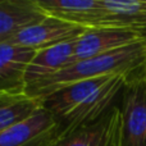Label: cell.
<instances>
[{"instance_id": "cell-1", "label": "cell", "mask_w": 146, "mask_h": 146, "mask_svg": "<svg viewBox=\"0 0 146 146\" xmlns=\"http://www.w3.org/2000/svg\"><path fill=\"white\" fill-rule=\"evenodd\" d=\"M128 76L113 74L80 81L40 99L58 123L62 135L90 124L103 117L114 105Z\"/></svg>"}, {"instance_id": "cell-2", "label": "cell", "mask_w": 146, "mask_h": 146, "mask_svg": "<svg viewBox=\"0 0 146 146\" xmlns=\"http://www.w3.org/2000/svg\"><path fill=\"white\" fill-rule=\"evenodd\" d=\"M145 63L146 41H137L117 50L76 62L63 71L28 86L26 94L40 100L64 86L80 81L113 74L131 76L141 71Z\"/></svg>"}, {"instance_id": "cell-3", "label": "cell", "mask_w": 146, "mask_h": 146, "mask_svg": "<svg viewBox=\"0 0 146 146\" xmlns=\"http://www.w3.org/2000/svg\"><path fill=\"white\" fill-rule=\"evenodd\" d=\"M119 110L122 146H146V80L140 71L127 77Z\"/></svg>"}, {"instance_id": "cell-4", "label": "cell", "mask_w": 146, "mask_h": 146, "mask_svg": "<svg viewBox=\"0 0 146 146\" xmlns=\"http://www.w3.org/2000/svg\"><path fill=\"white\" fill-rule=\"evenodd\" d=\"M62 136L54 117L41 106L30 118L0 133V146H53Z\"/></svg>"}, {"instance_id": "cell-5", "label": "cell", "mask_w": 146, "mask_h": 146, "mask_svg": "<svg viewBox=\"0 0 146 146\" xmlns=\"http://www.w3.org/2000/svg\"><path fill=\"white\" fill-rule=\"evenodd\" d=\"M53 146H122L119 106L113 105L98 121L62 136Z\"/></svg>"}, {"instance_id": "cell-6", "label": "cell", "mask_w": 146, "mask_h": 146, "mask_svg": "<svg viewBox=\"0 0 146 146\" xmlns=\"http://www.w3.org/2000/svg\"><path fill=\"white\" fill-rule=\"evenodd\" d=\"M86 31H87L86 28L80 27V26L64 22L54 17H48L42 22L31 26L21 33H18L13 40H10V42L38 51L76 41Z\"/></svg>"}, {"instance_id": "cell-7", "label": "cell", "mask_w": 146, "mask_h": 146, "mask_svg": "<svg viewBox=\"0 0 146 146\" xmlns=\"http://www.w3.org/2000/svg\"><path fill=\"white\" fill-rule=\"evenodd\" d=\"M137 41H146L140 33L129 28L100 27L87 30L77 41L74 48V63L92 56L105 54Z\"/></svg>"}, {"instance_id": "cell-8", "label": "cell", "mask_w": 146, "mask_h": 146, "mask_svg": "<svg viewBox=\"0 0 146 146\" xmlns=\"http://www.w3.org/2000/svg\"><path fill=\"white\" fill-rule=\"evenodd\" d=\"M49 15L86 30L104 27L101 0H36Z\"/></svg>"}, {"instance_id": "cell-9", "label": "cell", "mask_w": 146, "mask_h": 146, "mask_svg": "<svg viewBox=\"0 0 146 146\" xmlns=\"http://www.w3.org/2000/svg\"><path fill=\"white\" fill-rule=\"evenodd\" d=\"M37 51L10 41L0 44V91L26 94L28 67Z\"/></svg>"}, {"instance_id": "cell-10", "label": "cell", "mask_w": 146, "mask_h": 146, "mask_svg": "<svg viewBox=\"0 0 146 146\" xmlns=\"http://www.w3.org/2000/svg\"><path fill=\"white\" fill-rule=\"evenodd\" d=\"M48 17L36 0H0V44Z\"/></svg>"}, {"instance_id": "cell-11", "label": "cell", "mask_w": 146, "mask_h": 146, "mask_svg": "<svg viewBox=\"0 0 146 146\" xmlns=\"http://www.w3.org/2000/svg\"><path fill=\"white\" fill-rule=\"evenodd\" d=\"M76 41L38 50L28 67L26 76L27 87L63 71L74 63Z\"/></svg>"}, {"instance_id": "cell-12", "label": "cell", "mask_w": 146, "mask_h": 146, "mask_svg": "<svg viewBox=\"0 0 146 146\" xmlns=\"http://www.w3.org/2000/svg\"><path fill=\"white\" fill-rule=\"evenodd\" d=\"M104 27L136 31L146 40V0H101Z\"/></svg>"}, {"instance_id": "cell-13", "label": "cell", "mask_w": 146, "mask_h": 146, "mask_svg": "<svg viewBox=\"0 0 146 146\" xmlns=\"http://www.w3.org/2000/svg\"><path fill=\"white\" fill-rule=\"evenodd\" d=\"M40 108V101L27 94L0 91V133L26 121Z\"/></svg>"}, {"instance_id": "cell-14", "label": "cell", "mask_w": 146, "mask_h": 146, "mask_svg": "<svg viewBox=\"0 0 146 146\" xmlns=\"http://www.w3.org/2000/svg\"><path fill=\"white\" fill-rule=\"evenodd\" d=\"M140 74H141L142 77H144L145 80H146V63H145V66L141 68V71H140Z\"/></svg>"}]
</instances>
